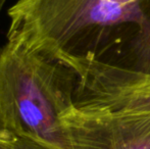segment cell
Returning a JSON list of instances; mask_svg holds the SVG:
<instances>
[{
	"label": "cell",
	"instance_id": "obj_1",
	"mask_svg": "<svg viewBox=\"0 0 150 149\" xmlns=\"http://www.w3.org/2000/svg\"><path fill=\"white\" fill-rule=\"evenodd\" d=\"M150 0H18L8 10V41L63 64L89 52L104 29L150 31Z\"/></svg>",
	"mask_w": 150,
	"mask_h": 149
},
{
	"label": "cell",
	"instance_id": "obj_2",
	"mask_svg": "<svg viewBox=\"0 0 150 149\" xmlns=\"http://www.w3.org/2000/svg\"><path fill=\"white\" fill-rule=\"evenodd\" d=\"M76 81L60 62L7 40L0 50V126L69 149L61 115L74 101Z\"/></svg>",
	"mask_w": 150,
	"mask_h": 149
},
{
	"label": "cell",
	"instance_id": "obj_3",
	"mask_svg": "<svg viewBox=\"0 0 150 149\" xmlns=\"http://www.w3.org/2000/svg\"><path fill=\"white\" fill-rule=\"evenodd\" d=\"M64 66L77 79L74 94L77 104L150 113V72L104 62L94 53L73 57Z\"/></svg>",
	"mask_w": 150,
	"mask_h": 149
},
{
	"label": "cell",
	"instance_id": "obj_4",
	"mask_svg": "<svg viewBox=\"0 0 150 149\" xmlns=\"http://www.w3.org/2000/svg\"><path fill=\"white\" fill-rule=\"evenodd\" d=\"M69 149H150V113L77 104L61 115Z\"/></svg>",
	"mask_w": 150,
	"mask_h": 149
},
{
	"label": "cell",
	"instance_id": "obj_5",
	"mask_svg": "<svg viewBox=\"0 0 150 149\" xmlns=\"http://www.w3.org/2000/svg\"><path fill=\"white\" fill-rule=\"evenodd\" d=\"M0 149H56L51 145L25 134L0 126Z\"/></svg>",
	"mask_w": 150,
	"mask_h": 149
},
{
	"label": "cell",
	"instance_id": "obj_6",
	"mask_svg": "<svg viewBox=\"0 0 150 149\" xmlns=\"http://www.w3.org/2000/svg\"><path fill=\"white\" fill-rule=\"evenodd\" d=\"M6 1H7V0H0V9H1V8L3 7V5L5 4Z\"/></svg>",
	"mask_w": 150,
	"mask_h": 149
}]
</instances>
